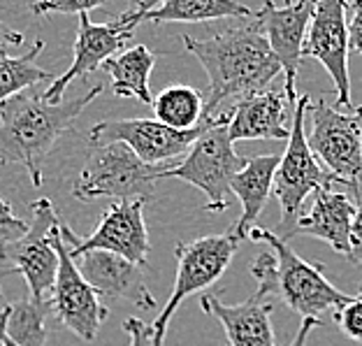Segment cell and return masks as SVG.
<instances>
[{"instance_id":"obj_1","label":"cell","mask_w":362,"mask_h":346,"mask_svg":"<svg viewBox=\"0 0 362 346\" xmlns=\"http://www.w3.org/2000/svg\"><path fill=\"white\" fill-rule=\"evenodd\" d=\"M184 45L209 77L204 117L223 114V105L260 93L281 72L256 16L214 33L207 40L184 35Z\"/></svg>"},{"instance_id":"obj_2","label":"cell","mask_w":362,"mask_h":346,"mask_svg":"<svg viewBox=\"0 0 362 346\" xmlns=\"http://www.w3.org/2000/svg\"><path fill=\"white\" fill-rule=\"evenodd\" d=\"M103 93L95 84L88 93L52 105L45 91L23 88L0 103V166H23L33 186L45 184V158L59 137L75 126L84 107Z\"/></svg>"},{"instance_id":"obj_3","label":"cell","mask_w":362,"mask_h":346,"mask_svg":"<svg viewBox=\"0 0 362 346\" xmlns=\"http://www.w3.org/2000/svg\"><path fill=\"white\" fill-rule=\"evenodd\" d=\"M249 240L267 244L269 251L274 253L276 265L274 279H272V295L284 300L286 307L298 311L302 318H320L323 311H337L351 300V295L339 291L325 277V267L320 263L304 260L276 233L253 226Z\"/></svg>"},{"instance_id":"obj_4","label":"cell","mask_w":362,"mask_h":346,"mask_svg":"<svg viewBox=\"0 0 362 346\" xmlns=\"http://www.w3.org/2000/svg\"><path fill=\"white\" fill-rule=\"evenodd\" d=\"M228 112L209 117V126L195 139L186 158L168 168L160 179H181L186 184L207 195L204 212L228 209L230 184L235 175L246 166V158L233 149V139L228 135Z\"/></svg>"},{"instance_id":"obj_5","label":"cell","mask_w":362,"mask_h":346,"mask_svg":"<svg viewBox=\"0 0 362 346\" xmlns=\"http://www.w3.org/2000/svg\"><path fill=\"white\" fill-rule=\"evenodd\" d=\"M311 98L300 96L293 107V126L291 137H288L286 151L276 166L274 175V188L272 193L279 200L281 207V224H279V237L288 240L293 226L298 224L302 204L307 202L309 195H314L318 188H325L330 184H337L330 172H325L323 166L311 151L307 142V112H309Z\"/></svg>"},{"instance_id":"obj_6","label":"cell","mask_w":362,"mask_h":346,"mask_svg":"<svg viewBox=\"0 0 362 346\" xmlns=\"http://www.w3.org/2000/svg\"><path fill=\"white\" fill-rule=\"evenodd\" d=\"M172 166H149L128 149L126 144L114 142L95 146L86 156L84 170L72 186V195L77 200H98V197H114V200H151L153 188L160 181L163 172Z\"/></svg>"},{"instance_id":"obj_7","label":"cell","mask_w":362,"mask_h":346,"mask_svg":"<svg viewBox=\"0 0 362 346\" xmlns=\"http://www.w3.org/2000/svg\"><path fill=\"white\" fill-rule=\"evenodd\" d=\"M240 237L233 230H228L223 235H207L200 240L177 244L175 256H177V277L175 288L170 293L168 304L163 307L158 318L151 323L153 330V346H163L168 335V325L175 311L188 295L200 293L211 284H216L221 277L226 275V270L233 263L237 249H240Z\"/></svg>"},{"instance_id":"obj_8","label":"cell","mask_w":362,"mask_h":346,"mask_svg":"<svg viewBox=\"0 0 362 346\" xmlns=\"http://www.w3.org/2000/svg\"><path fill=\"white\" fill-rule=\"evenodd\" d=\"M311 107L307 142L337 184H351L362 177V105L353 112L337 110L320 98Z\"/></svg>"},{"instance_id":"obj_9","label":"cell","mask_w":362,"mask_h":346,"mask_svg":"<svg viewBox=\"0 0 362 346\" xmlns=\"http://www.w3.org/2000/svg\"><path fill=\"white\" fill-rule=\"evenodd\" d=\"M144 202L142 197L119 200L110 209L103 212L100 224L88 237H79L61 221V237L68 246L70 256L79 258L88 251H110L130 260L133 265H146L149 256V233L144 224Z\"/></svg>"},{"instance_id":"obj_10","label":"cell","mask_w":362,"mask_h":346,"mask_svg":"<svg viewBox=\"0 0 362 346\" xmlns=\"http://www.w3.org/2000/svg\"><path fill=\"white\" fill-rule=\"evenodd\" d=\"M349 0H314V12L304 35L302 56L316 59L330 75L337 98L334 107L353 112L349 77Z\"/></svg>"},{"instance_id":"obj_11","label":"cell","mask_w":362,"mask_h":346,"mask_svg":"<svg viewBox=\"0 0 362 346\" xmlns=\"http://www.w3.org/2000/svg\"><path fill=\"white\" fill-rule=\"evenodd\" d=\"M207 126L209 117H204L200 126L191 130L170 128L158 119H114L95 123L88 133V142L93 146L121 142L149 166H163L191 149V144Z\"/></svg>"},{"instance_id":"obj_12","label":"cell","mask_w":362,"mask_h":346,"mask_svg":"<svg viewBox=\"0 0 362 346\" xmlns=\"http://www.w3.org/2000/svg\"><path fill=\"white\" fill-rule=\"evenodd\" d=\"M54 246L59 251V272H56L52 298H49L52 311L72 335L84 342H93L110 311L103 304L100 293L81 275L77 260L70 256L61 237V228L54 235Z\"/></svg>"},{"instance_id":"obj_13","label":"cell","mask_w":362,"mask_h":346,"mask_svg":"<svg viewBox=\"0 0 362 346\" xmlns=\"http://www.w3.org/2000/svg\"><path fill=\"white\" fill-rule=\"evenodd\" d=\"M30 209L33 224L28 233L7 253L5 270L19 272L26 279L33 300H47V293H52L56 272H59V251L54 246V235L61 228V219L47 197L35 200Z\"/></svg>"},{"instance_id":"obj_14","label":"cell","mask_w":362,"mask_h":346,"mask_svg":"<svg viewBox=\"0 0 362 346\" xmlns=\"http://www.w3.org/2000/svg\"><path fill=\"white\" fill-rule=\"evenodd\" d=\"M311 12H314V0H291L284 7L274 5L272 0H265L260 12L253 16L258 19L265 33L272 52L281 63L284 72V93L288 107H295L298 103V91H295V79H298V70L302 63V45L304 35H307Z\"/></svg>"},{"instance_id":"obj_15","label":"cell","mask_w":362,"mask_h":346,"mask_svg":"<svg viewBox=\"0 0 362 346\" xmlns=\"http://www.w3.org/2000/svg\"><path fill=\"white\" fill-rule=\"evenodd\" d=\"M133 30L126 21L117 16L110 23H93L88 19V14H79V28L75 38V59L72 65L63 72L59 79H54L49 88L45 91V98L52 105L63 103V93L68 91L70 81L84 79L90 72L103 68L107 59H112V54H117L119 49L133 38Z\"/></svg>"},{"instance_id":"obj_16","label":"cell","mask_w":362,"mask_h":346,"mask_svg":"<svg viewBox=\"0 0 362 346\" xmlns=\"http://www.w3.org/2000/svg\"><path fill=\"white\" fill-rule=\"evenodd\" d=\"M84 279L100 293V298L126 300L135 307L156 309V298L144 282L142 270L110 251H88L75 258Z\"/></svg>"},{"instance_id":"obj_17","label":"cell","mask_w":362,"mask_h":346,"mask_svg":"<svg viewBox=\"0 0 362 346\" xmlns=\"http://www.w3.org/2000/svg\"><path fill=\"white\" fill-rule=\"evenodd\" d=\"M200 307L223 325L230 346H276L272 328L274 300L253 293L242 304H226L218 295H200Z\"/></svg>"},{"instance_id":"obj_18","label":"cell","mask_w":362,"mask_h":346,"mask_svg":"<svg viewBox=\"0 0 362 346\" xmlns=\"http://www.w3.org/2000/svg\"><path fill=\"white\" fill-rule=\"evenodd\" d=\"M353 217H356V202H353L351 193L332 191L330 186L318 188L314 197H311L309 212L300 214L288 240L298 235L318 237V240L330 244L337 253L349 258Z\"/></svg>"},{"instance_id":"obj_19","label":"cell","mask_w":362,"mask_h":346,"mask_svg":"<svg viewBox=\"0 0 362 346\" xmlns=\"http://www.w3.org/2000/svg\"><path fill=\"white\" fill-rule=\"evenodd\" d=\"M286 93L284 91H260L237 100L228 112V135L233 142L242 139H288L286 114Z\"/></svg>"},{"instance_id":"obj_20","label":"cell","mask_w":362,"mask_h":346,"mask_svg":"<svg viewBox=\"0 0 362 346\" xmlns=\"http://www.w3.org/2000/svg\"><path fill=\"white\" fill-rule=\"evenodd\" d=\"M279 161H281V156L276 154L246 158V166L237 172L233 184H230V191L240 197L242 202V217L230 228L240 240H249L251 228L256 226L262 207L269 200L272 188H274V175Z\"/></svg>"},{"instance_id":"obj_21","label":"cell","mask_w":362,"mask_h":346,"mask_svg":"<svg viewBox=\"0 0 362 346\" xmlns=\"http://www.w3.org/2000/svg\"><path fill=\"white\" fill-rule=\"evenodd\" d=\"M156 65V54L149 47L135 45L119 56H112L103 63V70L112 77V93L119 98H137L139 103L151 105L149 77Z\"/></svg>"},{"instance_id":"obj_22","label":"cell","mask_w":362,"mask_h":346,"mask_svg":"<svg viewBox=\"0 0 362 346\" xmlns=\"http://www.w3.org/2000/svg\"><path fill=\"white\" fill-rule=\"evenodd\" d=\"M249 19L253 10L240 0H163L149 10L142 21L153 23H200L216 19Z\"/></svg>"},{"instance_id":"obj_23","label":"cell","mask_w":362,"mask_h":346,"mask_svg":"<svg viewBox=\"0 0 362 346\" xmlns=\"http://www.w3.org/2000/svg\"><path fill=\"white\" fill-rule=\"evenodd\" d=\"M156 119L177 130H191L204 119V96L193 86H170L153 98Z\"/></svg>"},{"instance_id":"obj_24","label":"cell","mask_w":362,"mask_h":346,"mask_svg":"<svg viewBox=\"0 0 362 346\" xmlns=\"http://www.w3.org/2000/svg\"><path fill=\"white\" fill-rule=\"evenodd\" d=\"M5 333L14 346H45L47 344V316L52 311V300H23L7 304Z\"/></svg>"},{"instance_id":"obj_25","label":"cell","mask_w":362,"mask_h":346,"mask_svg":"<svg viewBox=\"0 0 362 346\" xmlns=\"http://www.w3.org/2000/svg\"><path fill=\"white\" fill-rule=\"evenodd\" d=\"M45 42L37 40L26 54L21 56H0V103L7 100L23 88H30L40 81H52V72L40 68L35 63L37 56L42 54Z\"/></svg>"},{"instance_id":"obj_26","label":"cell","mask_w":362,"mask_h":346,"mask_svg":"<svg viewBox=\"0 0 362 346\" xmlns=\"http://www.w3.org/2000/svg\"><path fill=\"white\" fill-rule=\"evenodd\" d=\"M28 228H30L28 221L16 217L12 204L0 197V263H5L10 249L28 233Z\"/></svg>"},{"instance_id":"obj_27","label":"cell","mask_w":362,"mask_h":346,"mask_svg":"<svg viewBox=\"0 0 362 346\" xmlns=\"http://www.w3.org/2000/svg\"><path fill=\"white\" fill-rule=\"evenodd\" d=\"M107 0H35L30 12L35 16L49 14H88L95 7H103Z\"/></svg>"},{"instance_id":"obj_28","label":"cell","mask_w":362,"mask_h":346,"mask_svg":"<svg viewBox=\"0 0 362 346\" xmlns=\"http://www.w3.org/2000/svg\"><path fill=\"white\" fill-rule=\"evenodd\" d=\"M334 323L341 328V333L349 340L362 342V293L334 311Z\"/></svg>"},{"instance_id":"obj_29","label":"cell","mask_w":362,"mask_h":346,"mask_svg":"<svg viewBox=\"0 0 362 346\" xmlns=\"http://www.w3.org/2000/svg\"><path fill=\"white\" fill-rule=\"evenodd\" d=\"M349 191L353 202H356V217H353V226H351V253L349 260L356 263V265H362V177L351 181ZM362 293V286H360Z\"/></svg>"},{"instance_id":"obj_30","label":"cell","mask_w":362,"mask_h":346,"mask_svg":"<svg viewBox=\"0 0 362 346\" xmlns=\"http://www.w3.org/2000/svg\"><path fill=\"white\" fill-rule=\"evenodd\" d=\"M123 330L128 335V346H153V330L146 321L130 316L123 321Z\"/></svg>"},{"instance_id":"obj_31","label":"cell","mask_w":362,"mask_h":346,"mask_svg":"<svg viewBox=\"0 0 362 346\" xmlns=\"http://www.w3.org/2000/svg\"><path fill=\"white\" fill-rule=\"evenodd\" d=\"M349 52L362 56V0L351 3V21H349Z\"/></svg>"},{"instance_id":"obj_32","label":"cell","mask_w":362,"mask_h":346,"mask_svg":"<svg viewBox=\"0 0 362 346\" xmlns=\"http://www.w3.org/2000/svg\"><path fill=\"white\" fill-rule=\"evenodd\" d=\"M21 45H23L21 33L10 28L5 21H0V56H10V52L19 49Z\"/></svg>"},{"instance_id":"obj_33","label":"cell","mask_w":362,"mask_h":346,"mask_svg":"<svg viewBox=\"0 0 362 346\" xmlns=\"http://www.w3.org/2000/svg\"><path fill=\"white\" fill-rule=\"evenodd\" d=\"M158 3H163V0H135V7L130 12L121 14V19L126 21L130 28H135L137 23H142V16L149 10H153V7L158 5Z\"/></svg>"},{"instance_id":"obj_34","label":"cell","mask_w":362,"mask_h":346,"mask_svg":"<svg viewBox=\"0 0 362 346\" xmlns=\"http://www.w3.org/2000/svg\"><path fill=\"white\" fill-rule=\"evenodd\" d=\"M320 325H323V321H320V318H302V325H300L298 335L293 337V342L288 346H307L309 333L316 330V328H320Z\"/></svg>"},{"instance_id":"obj_35","label":"cell","mask_w":362,"mask_h":346,"mask_svg":"<svg viewBox=\"0 0 362 346\" xmlns=\"http://www.w3.org/2000/svg\"><path fill=\"white\" fill-rule=\"evenodd\" d=\"M5 325H7V311L3 307V309H0V335H7L5 333Z\"/></svg>"},{"instance_id":"obj_36","label":"cell","mask_w":362,"mask_h":346,"mask_svg":"<svg viewBox=\"0 0 362 346\" xmlns=\"http://www.w3.org/2000/svg\"><path fill=\"white\" fill-rule=\"evenodd\" d=\"M0 346H14V344H12V340L7 335H0Z\"/></svg>"},{"instance_id":"obj_37","label":"cell","mask_w":362,"mask_h":346,"mask_svg":"<svg viewBox=\"0 0 362 346\" xmlns=\"http://www.w3.org/2000/svg\"><path fill=\"white\" fill-rule=\"evenodd\" d=\"M3 275H7V272H5V267H0V277ZM0 300H3V286H0Z\"/></svg>"},{"instance_id":"obj_38","label":"cell","mask_w":362,"mask_h":346,"mask_svg":"<svg viewBox=\"0 0 362 346\" xmlns=\"http://www.w3.org/2000/svg\"><path fill=\"white\" fill-rule=\"evenodd\" d=\"M286 3H291V0H286Z\"/></svg>"}]
</instances>
